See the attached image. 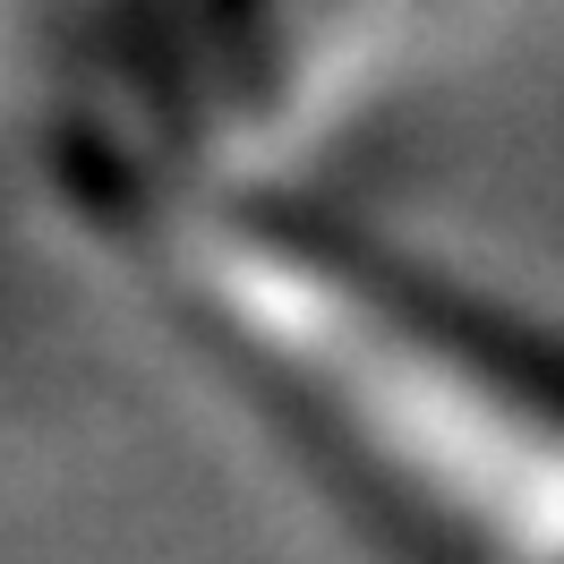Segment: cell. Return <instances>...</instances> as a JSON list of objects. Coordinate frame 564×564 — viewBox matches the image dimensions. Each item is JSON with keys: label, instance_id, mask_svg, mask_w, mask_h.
<instances>
[{"label": "cell", "instance_id": "cell-1", "mask_svg": "<svg viewBox=\"0 0 564 564\" xmlns=\"http://www.w3.org/2000/svg\"><path fill=\"white\" fill-rule=\"evenodd\" d=\"M172 265L334 470L470 556L564 564V359L291 214H206Z\"/></svg>", "mask_w": 564, "mask_h": 564}]
</instances>
